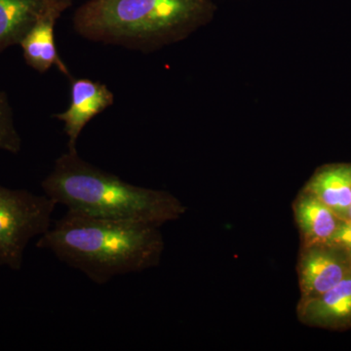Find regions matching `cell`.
Here are the masks:
<instances>
[{"label":"cell","instance_id":"cell-4","mask_svg":"<svg viewBox=\"0 0 351 351\" xmlns=\"http://www.w3.org/2000/svg\"><path fill=\"white\" fill-rule=\"evenodd\" d=\"M57 205L47 195L0 184V267L22 269L27 244L49 230Z\"/></svg>","mask_w":351,"mask_h":351},{"label":"cell","instance_id":"cell-9","mask_svg":"<svg viewBox=\"0 0 351 351\" xmlns=\"http://www.w3.org/2000/svg\"><path fill=\"white\" fill-rule=\"evenodd\" d=\"M292 209L301 246L331 241L343 221L304 189L295 196Z\"/></svg>","mask_w":351,"mask_h":351},{"label":"cell","instance_id":"cell-14","mask_svg":"<svg viewBox=\"0 0 351 351\" xmlns=\"http://www.w3.org/2000/svg\"><path fill=\"white\" fill-rule=\"evenodd\" d=\"M348 219H350V221H351V204H350V213H348Z\"/></svg>","mask_w":351,"mask_h":351},{"label":"cell","instance_id":"cell-10","mask_svg":"<svg viewBox=\"0 0 351 351\" xmlns=\"http://www.w3.org/2000/svg\"><path fill=\"white\" fill-rule=\"evenodd\" d=\"M302 189L322 201L339 219H348L351 204V163H329L314 171Z\"/></svg>","mask_w":351,"mask_h":351},{"label":"cell","instance_id":"cell-3","mask_svg":"<svg viewBox=\"0 0 351 351\" xmlns=\"http://www.w3.org/2000/svg\"><path fill=\"white\" fill-rule=\"evenodd\" d=\"M44 195L69 211L96 218L133 219L161 226L186 208L165 191L143 188L87 162L77 151L58 157L41 182Z\"/></svg>","mask_w":351,"mask_h":351},{"label":"cell","instance_id":"cell-6","mask_svg":"<svg viewBox=\"0 0 351 351\" xmlns=\"http://www.w3.org/2000/svg\"><path fill=\"white\" fill-rule=\"evenodd\" d=\"M71 101L63 112L55 117L64 123L69 151H77V141L87 124L114 103V94L104 83L89 78H71Z\"/></svg>","mask_w":351,"mask_h":351},{"label":"cell","instance_id":"cell-13","mask_svg":"<svg viewBox=\"0 0 351 351\" xmlns=\"http://www.w3.org/2000/svg\"><path fill=\"white\" fill-rule=\"evenodd\" d=\"M332 243L343 247L346 251L351 254V221H341L338 230L331 239Z\"/></svg>","mask_w":351,"mask_h":351},{"label":"cell","instance_id":"cell-8","mask_svg":"<svg viewBox=\"0 0 351 351\" xmlns=\"http://www.w3.org/2000/svg\"><path fill=\"white\" fill-rule=\"evenodd\" d=\"M75 0H0V53L19 45L39 20L63 15Z\"/></svg>","mask_w":351,"mask_h":351},{"label":"cell","instance_id":"cell-1","mask_svg":"<svg viewBox=\"0 0 351 351\" xmlns=\"http://www.w3.org/2000/svg\"><path fill=\"white\" fill-rule=\"evenodd\" d=\"M160 226L66 211L36 246L82 271L97 285L156 267L164 251Z\"/></svg>","mask_w":351,"mask_h":351},{"label":"cell","instance_id":"cell-11","mask_svg":"<svg viewBox=\"0 0 351 351\" xmlns=\"http://www.w3.org/2000/svg\"><path fill=\"white\" fill-rule=\"evenodd\" d=\"M61 18L58 14H51L39 20L31 31L25 34L19 45L27 66L39 73H46L52 66L71 80V71L62 60L55 39V27Z\"/></svg>","mask_w":351,"mask_h":351},{"label":"cell","instance_id":"cell-12","mask_svg":"<svg viewBox=\"0 0 351 351\" xmlns=\"http://www.w3.org/2000/svg\"><path fill=\"white\" fill-rule=\"evenodd\" d=\"M22 138L14 122L13 110L5 92L0 90V151L19 154Z\"/></svg>","mask_w":351,"mask_h":351},{"label":"cell","instance_id":"cell-7","mask_svg":"<svg viewBox=\"0 0 351 351\" xmlns=\"http://www.w3.org/2000/svg\"><path fill=\"white\" fill-rule=\"evenodd\" d=\"M298 320L306 326L343 332L351 329V272L317 297L297 304Z\"/></svg>","mask_w":351,"mask_h":351},{"label":"cell","instance_id":"cell-2","mask_svg":"<svg viewBox=\"0 0 351 351\" xmlns=\"http://www.w3.org/2000/svg\"><path fill=\"white\" fill-rule=\"evenodd\" d=\"M217 10L214 0H87L73 25L87 40L151 53L189 38Z\"/></svg>","mask_w":351,"mask_h":351},{"label":"cell","instance_id":"cell-5","mask_svg":"<svg viewBox=\"0 0 351 351\" xmlns=\"http://www.w3.org/2000/svg\"><path fill=\"white\" fill-rule=\"evenodd\" d=\"M351 272V254L343 247L325 242L300 247L297 263L301 300L326 292Z\"/></svg>","mask_w":351,"mask_h":351}]
</instances>
